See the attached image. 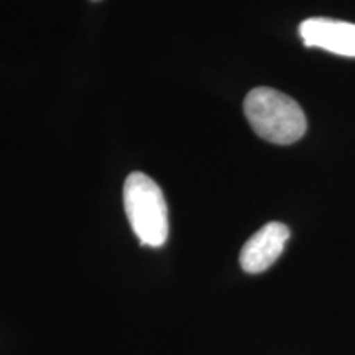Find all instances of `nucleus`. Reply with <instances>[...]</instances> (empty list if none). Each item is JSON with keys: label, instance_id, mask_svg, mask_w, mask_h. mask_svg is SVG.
<instances>
[{"label": "nucleus", "instance_id": "1", "mask_svg": "<svg viewBox=\"0 0 355 355\" xmlns=\"http://www.w3.org/2000/svg\"><path fill=\"white\" fill-rule=\"evenodd\" d=\"M243 110L257 135L277 145L295 144L308 127L298 102L272 87L252 89L243 102Z\"/></svg>", "mask_w": 355, "mask_h": 355}, {"label": "nucleus", "instance_id": "3", "mask_svg": "<svg viewBox=\"0 0 355 355\" xmlns=\"http://www.w3.org/2000/svg\"><path fill=\"white\" fill-rule=\"evenodd\" d=\"M290 241V229L282 222H268L252 235L241 250V266L247 273L268 270L285 250Z\"/></svg>", "mask_w": 355, "mask_h": 355}, {"label": "nucleus", "instance_id": "4", "mask_svg": "<svg viewBox=\"0 0 355 355\" xmlns=\"http://www.w3.org/2000/svg\"><path fill=\"white\" fill-rule=\"evenodd\" d=\"M304 46L321 48L340 56L355 58V25L343 20L314 17L300 25Z\"/></svg>", "mask_w": 355, "mask_h": 355}, {"label": "nucleus", "instance_id": "2", "mask_svg": "<svg viewBox=\"0 0 355 355\" xmlns=\"http://www.w3.org/2000/svg\"><path fill=\"white\" fill-rule=\"evenodd\" d=\"M123 207L133 234L144 245L162 247L168 241V206L163 191L152 178L140 171L127 176Z\"/></svg>", "mask_w": 355, "mask_h": 355}]
</instances>
